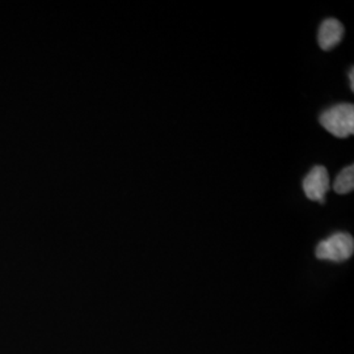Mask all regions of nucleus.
Returning <instances> with one entry per match:
<instances>
[{"mask_svg": "<svg viewBox=\"0 0 354 354\" xmlns=\"http://www.w3.org/2000/svg\"><path fill=\"white\" fill-rule=\"evenodd\" d=\"M320 124L332 136L346 138L354 133V106L339 104L320 115Z\"/></svg>", "mask_w": 354, "mask_h": 354, "instance_id": "f257e3e1", "label": "nucleus"}, {"mask_svg": "<svg viewBox=\"0 0 354 354\" xmlns=\"http://www.w3.org/2000/svg\"><path fill=\"white\" fill-rule=\"evenodd\" d=\"M354 252V239L352 235L339 232L317 244V259L328 260L335 263H342L352 257Z\"/></svg>", "mask_w": 354, "mask_h": 354, "instance_id": "f03ea898", "label": "nucleus"}, {"mask_svg": "<svg viewBox=\"0 0 354 354\" xmlns=\"http://www.w3.org/2000/svg\"><path fill=\"white\" fill-rule=\"evenodd\" d=\"M330 188L328 171L323 165L314 167L304 180V190L306 197L311 201L324 203L326 194Z\"/></svg>", "mask_w": 354, "mask_h": 354, "instance_id": "7ed1b4c3", "label": "nucleus"}, {"mask_svg": "<svg viewBox=\"0 0 354 354\" xmlns=\"http://www.w3.org/2000/svg\"><path fill=\"white\" fill-rule=\"evenodd\" d=\"M344 36V26L336 19H327L319 29L317 41L323 50H330L340 44Z\"/></svg>", "mask_w": 354, "mask_h": 354, "instance_id": "20e7f679", "label": "nucleus"}, {"mask_svg": "<svg viewBox=\"0 0 354 354\" xmlns=\"http://www.w3.org/2000/svg\"><path fill=\"white\" fill-rule=\"evenodd\" d=\"M333 189L339 194H348L354 189L353 165L344 168L342 172L337 175L335 183H333Z\"/></svg>", "mask_w": 354, "mask_h": 354, "instance_id": "39448f33", "label": "nucleus"}, {"mask_svg": "<svg viewBox=\"0 0 354 354\" xmlns=\"http://www.w3.org/2000/svg\"><path fill=\"white\" fill-rule=\"evenodd\" d=\"M349 83H351V88L354 91V68H351L349 71Z\"/></svg>", "mask_w": 354, "mask_h": 354, "instance_id": "423d86ee", "label": "nucleus"}]
</instances>
